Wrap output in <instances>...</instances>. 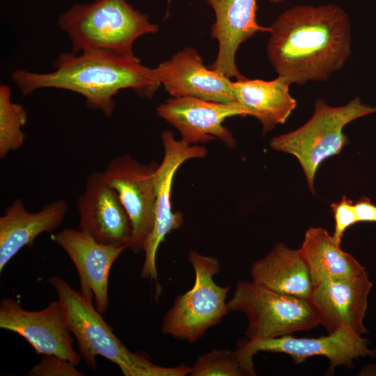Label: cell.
I'll list each match as a JSON object with an SVG mask.
<instances>
[{
    "label": "cell",
    "instance_id": "cell-1",
    "mask_svg": "<svg viewBox=\"0 0 376 376\" xmlns=\"http://www.w3.org/2000/svg\"><path fill=\"white\" fill-rule=\"evenodd\" d=\"M268 59L290 84L325 81L351 54V24L338 5H298L269 26Z\"/></svg>",
    "mask_w": 376,
    "mask_h": 376
},
{
    "label": "cell",
    "instance_id": "cell-2",
    "mask_svg": "<svg viewBox=\"0 0 376 376\" xmlns=\"http://www.w3.org/2000/svg\"><path fill=\"white\" fill-rule=\"evenodd\" d=\"M54 70L38 73L15 70L11 78L23 95L46 88L63 89L82 95L91 109L113 116V97L123 89L141 98H152L161 86L155 68L141 64L132 54L99 51L61 52L53 63Z\"/></svg>",
    "mask_w": 376,
    "mask_h": 376
},
{
    "label": "cell",
    "instance_id": "cell-3",
    "mask_svg": "<svg viewBox=\"0 0 376 376\" xmlns=\"http://www.w3.org/2000/svg\"><path fill=\"white\" fill-rule=\"evenodd\" d=\"M73 52L99 51L132 54L139 38L155 33L159 26L126 0H94L75 3L58 19Z\"/></svg>",
    "mask_w": 376,
    "mask_h": 376
},
{
    "label": "cell",
    "instance_id": "cell-4",
    "mask_svg": "<svg viewBox=\"0 0 376 376\" xmlns=\"http://www.w3.org/2000/svg\"><path fill=\"white\" fill-rule=\"evenodd\" d=\"M47 281L58 295L68 324L78 343V352L87 366L95 370V357L116 363L125 376H173L174 368L153 364L129 350L115 335L92 301L74 290L63 279L53 276Z\"/></svg>",
    "mask_w": 376,
    "mask_h": 376
},
{
    "label": "cell",
    "instance_id": "cell-5",
    "mask_svg": "<svg viewBox=\"0 0 376 376\" xmlns=\"http://www.w3.org/2000/svg\"><path fill=\"white\" fill-rule=\"evenodd\" d=\"M376 113V107L361 102L359 97L340 107L328 105L323 99L315 102L311 118L294 131L272 138V149L294 155L300 163L306 182L315 194L314 178L320 164L340 152L349 143L344 127L361 117Z\"/></svg>",
    "mask_w": 376,
    "mask_h": 376
},
{
    "label": "cell",
    "instance_id": "cell-6",
    "mask_svg": "<svg viewBox=\"0 0 376 376\" xmlns=\"http://www.w3.org/2000/svg\"><path fill=\"white\" fill-rule=\"evenodd\" d=\"M229 312H242L248 319V340L279 338L321 324L309 300L281 294L251 281L238 280L227 301Z\"/></svg>",
    "mask_w": 376,
    "mask_h": 376
},
{
    "label": "cell",
    "instance_id": "cell-7",
    "mask_svg": "<svg viewBox=\"0 0 376 376\" xmlns=\"http://www.w3.org/2000/svg\"><path fill=\"white\" fill-rule=\"evenodd\" d=\"M188 260L195 274L194 286L175 297L163 317L162 330L164 334L193 343L229 313L226 297L230 288L219 285L213 280L221 269L216 258L190 250Z\"/></svg>",
    "mask_w": 376,
    "mask_h": 376
},
{
    "label": "cell",
    "instance_id": "cell-8",
    "mask_svg": "<svg viewBox=\"0 0 376 376\" xmlns=\"http://www.w3.org/2000/svg\"><path fill=\"white\" fill-rule=\"evenodd\" d=\"M369 341L348 327H341L327 336L319 338H295L287 335L275 338L242 341L236 349L246 368L256 374L253 357L259 352H281L288 354L295 363L304 362L311 357H324L329 361V371L336 366L350 368L353 361L376 356V350L368 348Z\"/></svg>",
    "mask_w": 376,
    "mask_h": 376
},
{
    "label": "cell",
    "instance_id": "cell-9",
    "mask_svg": "<svg viewBox=\"0 0 376 376\" xmlns=\"http://www.w3.org/2000/svg\"><path fill=\"white\" fill-rule=\"evenodd\" d=\"M158 164H141L128 154L109 162L102 171L106 182L118 192L130 219L132 236L129 249L144 251L155 221V173Z\"/></svg>",
    "mask_w": 376,
    "mask_h": 376
},
{
    "label": "cell",
    "instance_id": "cell-10",
    "mask_svg": "<svg viewBox=\"0 0 376 376\" xmlns=\"http://www.w3.org/2000/svg\"><path fill=\"white\" fill-rule=\"evenodd\" d=\"M164 147L162 161L155 173L156 207L155 221L152 231L145 246V260L141 270V277L157 283L156 267L157 252L166 236L179 228L183 224L182 212H174L171 204V191L174 175L185 162L202 158L207 155L203 146L189 145L175 139L170 130L162 134Z\"/></svg>",
    "mask_w": 376,
    "mask_h": 376
},
{
    "label": "cell",
    "instance_id": "cell-11",
    "mask_svg": "<svg viewBox=\"0 0 376 376\" xmlns=\"http://www.w3.org/2000/svg\"><path fill=\"white\" fill-rule=\"evenodd\" d=\"M0 327L24 338L37 354L56 355L76 366L81 359L73 348L74 339L59 301L30 311L16 299H3L0 303Z\"/></svg>",
    "mask_w": 376,
    "mask_h": 376
},
{
    "label": "cell",
    "instance_id": "cell-12",
    "mask_svg": "<svg viewBox=\"0 0 376 376\" xmlns=\"http://www.w3.org/2000/svg\"><path fill=\"white\" fill-rule=\"evenodd\" d=\"M79 229L97 242L129 248L132 226L118 192L95 171L86 179L84 192L78 197Z\"/></svg>",
    "mask_w": 376,
    "mask_h": 376
},
{
    "label": "cell",
    "instance_id": "cell-13",
    "mask_svg": "<svg viewBox=\"0 0 376 376\" xmlns=\"http://www.w3.org/2000/svg\"><path fill=\"white\" fill-rule=\"evenodd\" d=\"M157 114L175 127L181 135L180 140L189 145L218 139L228 148H234L236 139L223 123L229 117L249 116V112L238 102L173 97L157 108Z\"/></svg>",
    "mask_w": 376,
    "mask_h": 376
},
{
    "label": "cell",
    "instance_id": "cell-14",
    "mask_svg": "<svg viewBox=\"0 0 376 376\" xmlns=\"http://www.w3.org/2000/svg\"><path fill=\"white\" fill-rule=\"evenodd\" d=\"M75 264L79 276L80 292L95 301L96 308L104 313L109 306V276L112 265L125 246L100 244L80 229L66 228L52 235Z\"/></svg>",
    "mask_w": 376,
    "mask_h": 376
},
{
    "label": "cell",
    "instance_id": "cell-15",
    "mask_svg": "<svg viewBox=\"0 0 376 376\" xmlns=\"http://www.w3.org/2000/svg\"><path fill=\"white\" fill-rule=\"evenodd\" d=\"M373 287L367 272L352 277H333L313 285L310 302L328 334L348 327L363 335L368 296Z\"/></svg>",
    "mask_w": 376,
    "mask_h": 376
},
{
    "label": "cell",
    "instance_id": "cell-16",
    "mask_svg": "<svg viewBox=\"0 0 376 376\" xmlns=\"http://www.w3.org/2000/svg\"><path fill=\"white\" fill-rule=\"evenodd\" d=\"M155 70L160 84L172 97L237 102L230 79L205 66L194 47H185L159 64Z\"/></svg>",
    "mask_w": 376,
    "mask_h": 376
},
{
    "label": "cell",
    "instance_id": "cell-17",
    "mask_svg": "<svg viewBox=\"0 0 376 376\" xmlns=\"http://www.w3.org/2000/svg\"><path fill=\"white\" fill-rule=\"evenodd\" d=\"M206 1L215 15L211 36L219 44L217 58L207 66L229 79H243L246 77L235 63L239 47L256 33L269 31V27L262 26L256 21L257 0Z\"/></svg>",
    "mask_w": 376,
    "mask_h": 376
},
{
    "label": "cell",
    "instance_id": "cell-18",
    "mask_svg": "<svg viewBox=\"0 0 376 376\" xmlns=\"http://www.w3.org/2000/svg\"><path fill=\"white\" fill-rule=\"evenodd\" d=\"M68 208V203L61 198L32 212L20 198L14 200L0 217V272L21 249L32 247L39 235L56 230Z\"/></svg>",
    "mask_w": 376,
    "mask_h": 376
},
{
    "label": "cell",
    "instance_id": "cell-19",
    "mask_svg": "<svg viewBox=\"0 0 376 376\" xmlns=\"http://www.w3.org/2000/svg\"><path fill=\"white\" fill-rule=\"evenodd\" d=\"M251 281L275 292L310 300L313 288L308 267L298 249L278 242L263 258L254 261Z\"/></svg>",
    "mask_w": 376,
    "mask_h": 376
},
{
    "label": "cell",
    "instance_id": "cell-20",
    "mask_svg": "<svg viewBox=\"0 0 376 376\" xmlns=\"http://www.w3.org/2000/svg\"><path fill=\"white\" fill-rule=\"evenodd\" d=\"M291 84L278 76L270 81L243 79L232 81L234 97L263 126V134L272 131L278 124L284 123L297 107L290 95Z\"/></svg>",
    "mask_w": 376,
    "mask_h": 376
},
{
    "label": "cell",
    "instance_id": "cell-21",
    "mask_svg": "<svg viewBox=\"0 0 376 376\" xmlns=\"http://www.w3.org/2000/svg\"><path fill=\"white\" fill-rule=\"evenodd\" d=\"M298 250L313 285L327 279L357 276L366 272L365 267L352 255L343 251L321 227L309 228Z\"/></svg>",
    "mask_w": 376,
    "mask_h": 376
},
{
    "label": "cell",
    "instance_id": "cell-22",
    "mask_svg": "<svg viewBox=\"0 0 376 376\" xmlns=\"http://www.w3.org/2000/svg\"><path fill=\"white\" fill-rule=\"evenodd\" d=\"M27 113L24 107L11 101L10 86H0V158L10 152L19 150L26 134L22 127L27 122Z\"/></svg>",
    "mask_w": 376,
    "mask_h": 376
},
{
    "label": "cell",
    "instance_id": "cell-23",
    "mask_svg": "<svg viewBox=\"0 0 376 376\" xmlns=\"http://www.w3.org/2000/svg\"><path fill=\"white\" fill-rule=\"evenodd\" d=\"M191 376H251L237 351L213 350L198 357L189 373Z\"/></svg>",
    "mask_w": 376,
    "mask_h": 376
},
{
    "label": "cell",
    "instance_id": "cell-24",
    "mask_svg": "<svg viewBox=\"0 0 376 376\" xmlns=\"http://www.w3.org/2000/svg\"><path fill=\"white\" fill-rule=\"evenodd\" d=\"M29 376H82L76 365L53 354H43L40 362L27 374Z\"/></svg>",
    "mask_w": 376,
    "mask_h": 376
},
{
    "label": "cell",
    "instance_id": "cell-25",
    "mask_svg": "<svg viewBox=\"0 0 376 376\" xmlns=\"http://www.w3.org/2000/svg\"><path fill=\"white\" fill-rule=\"evenodd\" d=\"M331 207L335 220L334 231L331 237L336 244L340 245L342 237L346 229L358 223L354 204L351 200L343 196L340 202L332 203Z\"/></svg>",
    "mask_w": 376,
    "mask_h": 376
},
{
    "label": "cell",
    "instance_id": "cell-26",
    "mask_svg": "<svg viewBox=\"0 0 376 376\" xmlns=\"http://www.w3.org/2000/svg\"><path fill=\"white\" fill-rule=\"evenodd\" d=\"M354 204L358 222L376 223V205L368 198L362 196Z\"/></svg>",
    "mask_w": 376,
    "mask_h": 376
},
{
    "label": "cell",
    "instance_id": "cell-27",
    "mask_svg": "<svg viewBox=\"0 0 376 376\" xmlns=\"http://www.w3.org/2000/svg\"><path fill=\"white\" fill-rule=\"evenodd\" d=\"M271 3H283L285 0H269Z\"/></svg>",
    "mask_w": 376,
    "mask_h": 376
}]
</instances>
